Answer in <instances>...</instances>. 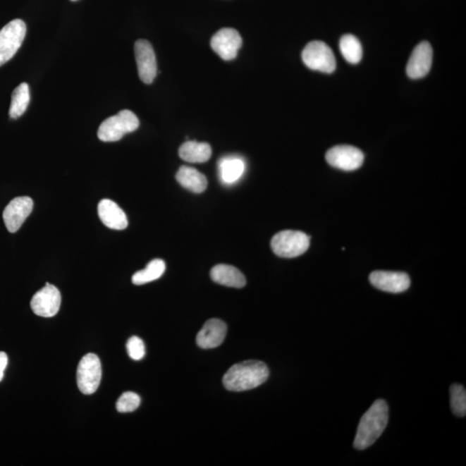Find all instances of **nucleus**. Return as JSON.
<instances>
[{
    "mask_svg": "<svg viewBox=\"0 0 466 466\" xmlns=\"http://www.w3.org/2000/svg\"><path fill=\"white\" fill-rule=\"evenodd\" d=\"M269 375V368L263 362L245 361L228 369L223 377V384L230 391H250L266 382Z\"/></svg>",
    "mask_w": 466,
    "mask_h": 466,
    "instance_id": "obj_1",
    "label": "nucleus"
},
{
    "mask_svg": "<svg viewBox=\"0 0 466 466\" xmlns=\"http://www.w3.org/2000/svg\"><path fill=\"white\" fill-rule=\"evenodd\" d=\"M388 407L384 400H376L361 418L354 448L364 450L374 444L388 425Z\"/></svg>",
    "mask_w": 466,
    "mask_h": 466,
    "instance_id": "obj_2",
    "label": "nucleus"
},
{
    "mask_svg": "<svg viewBox=\"0 0 466 466\" xmlns=\"http://www.w3.org/2000/svg\"><path fill=\"white\" fill-rule=\"evenodd\" d=\"M138 127L140 121L136 114L130 110H123L103 121L98 130V137L103 142H117L125 134L135 132Z\"/></svg>",
    "mask_w": 466,
    "mask_h": 466,
    "instance_id": "obj_3",
    "label": "nucleus"
},
{
    "mask_svg": "<svg viewBox=\"0 0 466 466\" xmlns=\"http://www.w3.org/2000/svg\"><path fill=\"white\" fill-rule=\"evenodd\" d=\"M310 245V238L298 231H283L273 237L271 248L276 255L293 258L302 255Z\"/></svg>",
    "mask_w": 466,
    "mask_h": 466,
    "instance_id": "obj_4",
    "label": "nucleus"
},
{
    "mask_svg": "<svg viewBox=\"0 0 466 466\" xmlns=\"http://www.w3.org/2000/svg\"><path fill=\"white\" fill-rule=\"evenodd\" d=\"M302 61L307 68L326 74L336 69V59L329 45L321 41L308 44L302 51Z\"/></svg>",
    "mask_w": 466,
    "mask_h": 466,
    "instance_id": "obj_5",
    "label": "nucleus"
},
{
    "mask_svg": "<svg viewBox=\"0 0 466 466\" xmlns=\"http://www.w3.org/2000/svg\"><path fill=\"white\" fill-rule=\"evenodd\" d=\"M26 35V25L21 19H14L0 30V67L16 55Z\"/></svg>",
    "mask_w": 466,
    "mask_h": 466,
    "instance_id": "obj_6",
    "label": "nucleus"
},
{
    "mask_svg": "<svg viewBox=\"0 0 466 466\" xmlns=\"http://www.w3.org/2000/svg\"><path fill=\"white\" fill-rule=\"evenodd\" d=\"M102 369L99 358L88 353L80 360L77 369V385L84 395H92L98 390L102 382Z\"/></svg>",
    "mask_w": 466,
    "mask_h": 466,
    "instance_id": "obj_7",
    "label": "nucleus"
},
{
    "mask_svg": "<svg viewBox=\"0 0 466 466\" xmlns=\"http://www.w3.org/2000/svg\"><path fill=\"white\" fill-rule=\"evenodd\" d=\"M326 159L331 166L345 171L360 168L364 163V153L350 145H338L326 152Z\"/></svg>",
    "mask_w": 466,
    "mask_h": 466,
    "instance_id": "obj_8",
    "label": "nucleus"
},
{
    "mask_svg": "<svg viewBox=\"0 0 466 466\" xmlns=\"http://www.w3.org/2000/svg\"><path fill=\"white\" fill-rule=\"evenodd\" d=\"M61 302V293L56 286L46 283L45 286L34 295L30 307L38 317L50 318L59 313Z\"/></svg>",
    "mask_w": 466,
    "mask_h": 466,
    "instance_id": "obj_9",
    "label": "nucleus"
},
{
    "mask_svg": "<svg viewBox=\"0 0 466 466\" xmlns=\"http://www.w3.org/2000/svg\"><path fill=\"white\" fill-rule=\"evenodd\" d=\"M134 49L140 80L145 84H152L157 75V59L152 45L147 40L140 39L135 44Z\"/></svg>",
    "mask_w": 466,
    "mask_h": 466,
    "instance_id": "obj_10",
    "label": "nucleus"
},
{
    "mask_svg": "<svg viewBox=\"0 0 466 466\" xmlns=\"http://www.w3.org/2000/svg\"><path fill=\"white\" fill-rule=\"evenodd\" d=\"M241 46L240 34L232 28L219 30L211 39V49L225 61L236 59Z\"/></svg>",
    "mask_w": 466,
    "mask_h": 466,
    "instance_id": "obj_11",
    "label": "nucleus"
},
{
    "mask_svg": "<svg viewBox=\"0 0 466 466\" xmlns=\"http://www.w3.org/2000/svg\"><path fill=\"white\" fill-rule=\"evenodd\" d=\"M32 198L23 196L11 200L3 213V219L10 233L18 232L33 210Z\"/></svg>",
    "mask_w": 466,
    "mask_h": 466,
    "instance_id": "obj_12",
    "label": "nucleus"
},
{
    "mask_svg": "<svg viewBox=\"0 0 466 466\" xmlns=\"http://www.w3.org/2000/svg\"><path fill=\"white\" fill-rule=\"evenodd\" d=\"M433 63V49L429 42H422L415 48L407 65L410 78H423L429 74Z\"/></svg>",
    "mask_w": 466,
    "mask_h": 466,
    "instance_id": "obj_13",
    "label": "nucleus"
},
{
    "mask_svg": "<svg viewBox=\"0 0 466 466\" xmlns=\"http://www.w3.org/2000/svg\"><path fill=\"white\" fill-rule=\"evenodd\" d=\"M369 282L379 290L398 294L410 286V278L406 273L374 271L369 276Z\"/></svg>",
    "mask_w": 466,
    "mask_h": 466,
    "instance_id": "obj_14",
    "label": "nucleus"
},
{
    "mask_svg": "<svg viewBox=\"0 0 466 466\" xmlns=\"http://www.w3.org/2000/svg\"><path fill=\"white\" fill-rule=\"evenodd\" d=\"M227 326L224 321L218 319H211L205 323L200 331L196 342L200 348H216L225 341Z\"/></svg>",
    "mask_w": 466,
    "mask_h": 466,
    "instance_id": "obj_15",
    "label": "nucleus"
},
{
    "mask_svg": "<svg viewBox=\"0 0 466 466\" xmlns=\"http://www.w3.org/2000/svg\"><path fill=\"white\" fill-rule=\"evenodd\" d=\"M98 214L103 224L113 230H124L128 226V219L117 203L104 199L99 203Z\"/></svg>",
    "mask_w": 466,
    "mask_h": 466,
    "instance_id": "obj_16",
    "label": "nucleus"
},
{
    "mask_svg": "<svg viewBox=\"0 0 466 466\" xmlns=\"http://www.w3.org/2000/svg\"><path fill=\"white\" fill-rule=\"evenodd\" d=\"M211 278L223 286L241 288L246 284L244 275L237 268L227 264H219L211 269Z\"/></svg>",
    "mask_w": 466,
    "mask_h": 466,
    "instance_id": "obj_17",
    "label": "nucleus"
},
{
    "mask_svg": "<svg viewBox=\"0 0 466 466\" xmlns=\"http://www.w3.org/2000/svg\"><path fill=\"white\" fill-rule=\"evenodd\" d=\"M179 156L188 163L203 164L210 159L211 148L207 142L188 141L180 146Z\"/></svg>",
    "mask_w": 466,
    "mask_h": 466,
    "instance_id": "obj_18",
    "label": "nucleus"
},
{
    "mask_svg": "<svg viewBox=\"0 0 466 466\" xmlns=\"http://www.w3.org/2000/svg\"><path fill=\"white\" fill-rule=\"evenodd\" d=\"M245 161L240 157H226L219 161V178L225 184L238 182L244 174Z\"/></svg>",
    "mask_w": 466,
    "mask_h": 466,
    "instance_id": "obj_19",
    "label": "nucleus"
},
{
    "mask_svg": "<svg viewBox=\"0 0 466 466\" xmlns=\"http://www.w3.org/2000/svg\"><path fill=\"white\" fill-rule=\"evenodd\" d=\"M176 180L186 190L195 194H200L207 188V177L192 167H180L177 172Z\"/></svg>",
    "mask_w": 466,
    "mask_h": 466,
    "instance_id": "obj_20",
    "label": "nucleus"
},
{
    "mask_svg": "<svg viewBox=\"0 0 466 466\" xmlns=\"http://www.w3.org/2000/svg\"><path fill=\"white\" fill-rule=\"evenodd\" d=\"M30 100L29 85L22 83L19 85L11 95V102L9 115L11 118L16 119L25 113Z\"/></svg>",
    "mask_w": 466,
    "mask_h": 466,
    "instance_id": "obj_21",
    "label": "nucleus"
},
{
    "mask_svg": "<svg viewBox=\"0 0 466 466\" xmlns=\"http://www.w3.org/2000/svg\"><path fill=\"white\" fill-rule=\"evenodd\" d=\"M166 269V264L161 259H154L148 264L145 269L135 273L133 276V283L144 285L159 279Z\"/></svg>",
    "mask_w": 466,
    "mask_h": 466,
    "instance_id": "obj_22",
    "label": "nucleus"
},
{
    "mask_svg": "<svg viewBox=\"0 0 466 466\" xmlns=\"http://www.w3.org/2000/svg\"><path fill=\"white\" fill-rule=\"evenodd\" d=\"M340 49L343 57L349 63L357 64L360 63L363 56V49L360 40L353 35L348 34L341 37Z\"/></svg>",
    "mask_w": 466,
    "mask_h": 466,
    "instance_id": "obj_23",
    "label": "nucleus"
},
{
    "mask_svg": "<svg viewBox=\"0 0 466 466\" xmlns=\"http://www.w3.org/2000/svg\"><path fill=\"white\" fill-rule=\"evenodd\" d=\"M450 406L453 414L464 417L466 415V391L463 385L453 384L450 388Z\"/></svg>",
    "mask_w": 466,
    "mask_h": 466,
    "instance_id": "obj_24",
    "label": "nucleus"
},
{
    "mask_svg": "<svg viewBox=\"0 0 466 466\" xmlns=\"http://www.w3.org/2000/svg\"><path fill=\"white\" fill-rule=\"evenodd\" d=\"M140 403V396L136 393L125 392L118 398L116 407L119 413H130L136 410Z\"/></svg>",
    "mask_w": 466,
    "mask_h": 466,
    "instance_id": "obj_25",
    "label": "nucleus"
},
{
    "mask_svg": "<svg viewBox=\"0 0 466 466\" xmlns=\"http://www.w3.org/2000/svg\"><path fill=\"white\" fill-rule=\"evenodd\" d=\"M126 348L130 357L133 360H141L145 356V343L138 337L130 338Z\"/></svg>",
    "mask_w": 466,
    "mask_h": 466,
    "instance_id": "obj_26",
    "label": "nucleus"
},
{
    "mask_svg": "<svg viewBox=\"0 0 466 466\" xmlns=\"http://www.w3.org/2000/svg\"><path fill=\"white\" fill-rule=\"evenodd\" d=\"M7 364H8V357H7L6 352H0V382L4 379Z\"/></svg>",
    "mask_w": 466,
    "mask_h": 466,
    "instance_id": "obj_27",
    "label": "nucleus"
},
{
    "mask_svg": "<svg viewBox=\"0 0 466 466\" xmlns=\"http://www.w3.org/2000/svg\"><path fill=\"white\" fill-rule=\"evenodd\" d=\"M71 1H77V0H71Z\"/></svg>",
    "mask_w": 466,
    "mask_h": 466,
    "instance_id": "obj_28",
    "label": "nucleus"
}]
</instances>
